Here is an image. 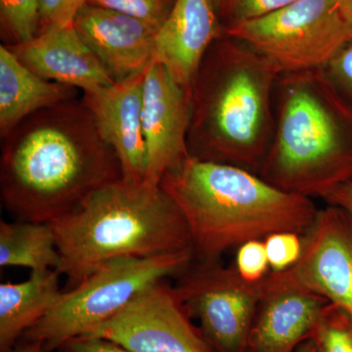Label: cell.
<instances>
[{
    "mask_svg": "<svg viewBox=\"0 0 352 352\" xmlns=\"http://www.w3.org/2000/svg\"><path fill=\"white\" fill-rule=\"evenodd\" d=\"M193 258V252H182L110 261L73 289L62 292L48 314L24 337L39 342L44 351H56L110 320L146 289L182 272Z\"/></svg>",
    "mask_w": 352,
    "mask_h": 352,
    "instance_id": "6",
    "label": "cell"
},
{
    "mask_svg": "<svg viewBox=\"0 0 352 352\" xmlns=\"http://www.w3.org/2000/svg\"><path fill=\"white\" fill-rule=\"evenodd\" d=\"M323 69L333 87L352 106V38L331 57Z\"/></svg>",
    "mask_w": 352,
    "mask_h": 352,
    "instance_id": "26",
    "label": "cell"
},
{
    "mask_svg": "<svg viewBox=\"0 0 352 352\" xmlns=\"http://www.w3.org/2000/svg\"><path fill=\"white\" fill-rule=\"evenodd\" d=\"M226 32L270 59L282 74L323 68L352 38V27L335 0H296Z\"/></svg>",
    "mask_w": 352,
    "mask_h": 352,
    "instance_id": "7",
    "label": "cell"
},
{
    "mask_svg": "<svg viewBox=\"0 0 352 352\" xmlns=\"http://www.w3.org/2000/svg\"><path fill=\"white\" fill-rule=\"evenodd\" d=\"M324 200L329 205L342 208L352 215V180L331 192Z\"/></svg>",
    "mask_w": 352,
    "mask_h": 352,
    "instance_id": "29",
    "label": "cell"
},
{
    "mask_svg": "<svg viewBox=\"0 0 352 352\" xmlns=\"http://www.w3.org/2000/svg\"><path fill=\"white\" fill-rule=\"evenodd\" d=\"M78 89L50 82L25 66L6 45L0 46V135L43 109L76 98Z\"/></svg>",
    "mask_w": 352,
    "mask_h": 352,
    "instance_id": "17",
    "label": "cell"
},
{
    "mask_svg": "<svg viewBox=\"0 0 352 352\" xmlns=\"http://www.w3.org/2000/svg\"><path fill=\"white\" fill-rule=\"evenodd\" d=\"M12 352H44L43 346L39 342H29L25 346L18 347L16 351Z\"/></svg>",
    "mask_w": 352,
    "mask_h": 352,
    "instance_id": "31",
    "label": "cell"
},
{
    "mask_svg": "<svg viewBox=\"0 0 352 352\" xmlns=\"http://www.w3.org/2000/svg\"><path fill=\"white\" fill-rule=\"evenodd\" d=\"M190 113L191 91L178 85L163 65L153 60L145 71L142 95L147 184L160 186L166 173L189 156Z\"/></svg>",
    "mask_w": 352,
    "mask_h": 352,
    "instance_id": "11",
    "label": "cell"
},
{
    "mask_svg": "<svg viewBox=\"0 0 352 352\" xmlns=\"http://www.w3.org/2000/svg\"><path fill=\"white\" fill-rule=\"evenodd\" d=\"M73 25L115 82L143 73L155 59L157 30L124 14L85 3Z\"/></svg>",
    "mask_w": 352,
    "mask_h": 352,
    "instance_id": "14",
    "label": "cell"
},
{
    "mask_svg": "<svg viewBox=\"0 0 352 352\" xmlns=\"http://www.w3.org/2000/svg\"><path fill=\"white\" fill-rule=\"evenodd\" d=\"M160 186L186 220L201 263L273 233L303 235L319 210L311 199L277 188L258 173L191 156L166 173Z\"/></svg>",
    "mask_w": 352,
    "mask_h": 352,
    "instance_id": "2",
    "label": "cell"
},
{
    "mask_svg": "<svg viewBox=\"0 0 352 352\" xmlns=\"http://www.w3.org/2000/svg\"><path fill=\"white\" fill-rule=\"evenodd\" d=\"M310 340L321 352H352V317L328 303Z\"/></svg>",
    "mask_w": 352,
    "mask_h": 352,
    "instance_id": "21",
    "label": "cell"
},
{
    "mask_svg": "<svg viewBox=\"0 0 352 352\" xmlns=\"http://www.w3.org/2000/svg\"><path fill=\"white\" fill-rule=\"evenodd\" d=\"M2 38L13 46L36 38L39 30V0H0Z\"/></svg>",
    "mask_w": 352,
    "mask_h": 352,
    "instance_id": "20",
    "label": "cell"
},
{
    "mask_svg": "<svg viewBox=\"0 0 352 352\" xmlns=\"http://www.w3.org/2000/svg\"><path fill=\"white\" fill-rule=\"evenodd\" d=\"M226 36L219 0H175L156 36V55L178 85L192 83L212 44Z\"/></svg>",
    "mask_w": 352,
    "mask_h": 352,
    "instance_id": "15",
    "label": "cell"
},
{
    "mask_svg": "<svg viewBox=\"0 0 352 352\" xmlns=\"http://www.w3.org/2000/svg\"><path fill=\"white\" fill-rule=\"evenodd\" d=\"M328 300L281 272L264 278L263 298L252 323L247 352H295L311 339Z\"/></svg>",
    "mask_w": 352,
    "mask_h": 352,
    "instance_id": "12",
    "label": "cell"
},
{
    "mask_svg": "<svg viewBox=\"0 0 352 352\" xmlns=\"http://www.w3.org/2000/svg\"><path fill=\"white\" fill-rule=\"evenodd\" d=\"M296 0H219L220 16L227 28L263 17Z\"/></svg>",
    "mask_w": 352,
    "mask_h": 352,
    "instance_id": "23",
    "label": "cell"
},
{
    "mask_svg": "<svg viewBox=\"0 0 352 352\" xmlns=\"http://www.w3.org/2000/svg\"><path fill=\"white\" fill-rule=\"evenodd\" d=\"M214 352H247L250 332L263 295L264 279L245 281L235 267L201 263L175 289Z\"/></svg>",
    "mask_w": 352,
    "mask_h": 352,
    "instance_id": "8",
    "label": "cell"
},
{
    "mask_svg": "<svg viewBox=\"0 0 352 352\" xmlns=\"http://www.w3.org/2000/svg\"><path fill=\"white\" fill-rule=\"evenodd\" d=\"M235 270L249 282H259L268 274L270 268L263 240H252L238 248Z\"/></svg>",
    "mask_w": 352,
    "mask_h": 352,
    "instance_id": "25",
    "label": "cell"
},
{
    "mask_svg": "<svg viewBox=\"0 0 352 352\" xmlns=\"http://www.w3.org/2000/svg\"><path fill=\"white\" fill-rule=\"evenodd\" d=\"M60 263L56 238L50 224L0 222V266L32 271L57 270Z\"/></svg>",
    "mask_w": 352,
    "mask_h": 352,
    "instance_id": "19",
    "label": "cell"
},
{
    "mask_svg": "<svg viewBox=\"0 0 352 352\" xmlns=\"http://www.w3.org/2000/svg\"><path fill=\"white\" fill-rule=\"evenodd\" d=\"M175 2V0H87V3L124 14L159 31Z\"/></svg>",
    "mask_w": 352,
    "mask_h": 352,
    "instance_id": "22",
    "label": "cell"
},
{
    "mask_svg": "<svg viewBox=\"0 0 352 352\" xmlns=\"http://www.w3.org/2000/svg\"><path fill=\"white\" fill-rule=\"evenodd\" d=\"M122 178L83 98L38 111L3 138L0 191L16 220L50 224Z\"/></svg>",
    "mask_w": 352,
    "mask_h": 352,
    "instance_id": "1",
    "label": "cell"
},
{
    "mask_svg": "<svg viewBox=\"0 0 352 352\" xmlns=\"http://www.w3.org/2000/svg\"><path fill=\"white\" fill-rule=\"evenodd\" d=\"M145 72L92 94H83L102 138L115 151L122 179L145 182L146 144L142 129V95Z\"/></svg>",
    "mask_w": 352,
    "mask_h": 352,
    "instance_id": "13",
    "label": "cell"
},
{
    "mask_svg": "<svg viewBox=\"0 0 352 352\" xmlns=\"http://www.w3.org/2000/svg\"><path fill=\"white\" fill-rule=\"evenodd\" d=\"M258 175L310 199L351 182L352 106L323 68L280 76L274 134Z\"/></svg>",
    "mask_w": 352,
    "mask_h": 352,
    "instance_id": "4",
    "label": "cell"
},
{
    "mask_svg": "<svg viewBox=\"0 0 352 352\" xmlns=\"http://www.w3.org/2000/svg\"><path fill=\"white\" fill-rule=\"evenodd\" d=\"M60 276L56 270L32 271L24 282L0 285V351H10L57 302L63 292Z\"/></svg>",
    "mask_w": 352,
    "mask_h": 352,
    "instance_id": "18",
    "label": "cell"
},
{
    "mask_svg": "<svg viewBox=\"0 0 352 352\" xmlns=\"http://www.w3.org/2000/svg\"><path fill=\"white\" fill-rule=\"evenodd\" d=\"M87 336L111 340L132 352H214L190 322L176 289L163 281L139 294Z\"/></svg>",
    "mask_w": 352,
    "mask_h": 352,
    "instance_id": "9",
    "label": "cell"
},
{
    "mask_svg": "<svg viewBox=\"0 0 352 352\" xmlns=\"http://www.w3.org/2000/svg\"><path fill=\"white\" fill-rule=\"evenodd\" d=\"M303 235L300 261L282 274L352 317V215L329 205Z\"/></svg>",
    "mask_w": 352,
    "mask_h": 352,
    "instance_id": "10",
    "label": "cell"
},
{
    "mask_svg": "<svg viewBox=\"0 0 352 352\" xmlns=\"http://www.w3.org/2000/svg\"><path fill=\"white\" fill-rule=\"evenodd\" d=\"M296 232H277L263 239L268 263L272 272L291 270L300 261L302 237Z\"/></svg>",
    "mask_w": 352,
    "mask_h": 352,
    "instance_id": "24",
    "label": "cell"
},
{
    "mask_svg": "<svg viewBox=\"0 0 352 352\" xmlns=\"http://www.w3.org/2000/svg\"><path fill=\"white\" fill-rule=\"evenodd\" d=\"M295 352H321V351L314 340H308L300 344Z\"/></svg>",
    "mask_w": 352,
    "mask_h": 352,
    "instance_id": "32",
    "label": "cell"
},
{
    "mask_svg": "<svg viewBox=\"0 0 352 352\" xmlns=\"http://www.w3.org/2000/svg\"><path fill=\"white\" fill-rule=\"evenodd\" d=\"M87 0H39L38 32L53 27L73 25L76 14Z\"/></svg>",
    "mask_w": 352,
    "mask_h": 352,
    "instance_id": "27",
    "label": "cell"
},
{
    "mask_svg": "<svg viewBox=\"0 0 352 352\" xmlns=\"http://www.w3.org/2000/svg\"><path fill=\"white\" fill-rule=\"evenodd\" d=\"M56 352H132L124 347L101 338L82 336L65 342Z\"/></svg>",
    "mask_w": 352,
    "mask_h": 352,
    "instance_id": "28",
    "label": "cell"
},
{
    "mask_svg": "<svg viewBox=\"0 0 352 352\" xmlns=\"http://www.w3.org/2000/svg\"><path fill=\"white\" fill-rule=\"evenodd\" d=\"M50 226L66 291L116 259L193 252L179 208L161 186L146 182L111 183Z\"/></svg>",
    "mask_w": 352,
    "mask_h": 352,
    "instance_id": "5",
    "label": "cell"
},
{
    "mask_svg": "<svg viewBox=\"0 0 352 352\" xmlns=\"http://www.w3.org/2000/svg\"><path fill=\"white\" fill-rule=\"evenodd\" d=\"M280 69L242 41L212 44L191 87L189 156L261 170L275 129Z\"/></svg>",
    "mask_w": 352,
    "mask_h": 352,
    "instance_id": "3",
    "label": "cell"
},
{
    "mask_svg": "<svg viewBox=\"0 0 352 352\" xmlns=\"http://www.w3.org/2000/svg\"><path fill=\"white\" fill-rule=\"evenodd\" d=\"M344 20L352 27V0H335Z\"/></svg>",
    "mask_w": 352,
    "mask_h": 352,
    "instance_id": "30",
    "label": "cell"
},
{
    "mask_svg": "<svg viewBox=\"0 0 352 352\" xmlns=\"http://www.w3.org/2000/svg\"><path fill=\"white\" fill-rule=\"evenodd\" d=\"M8 47L44 80L82 90L83 94L116 82L74 25L50 28L28 43Z\"/></svg>",
    "mask_w": 352,
    "mask_h": 352,
    "instance_id": "16",
    "label": "cell"
}]
</instances>
